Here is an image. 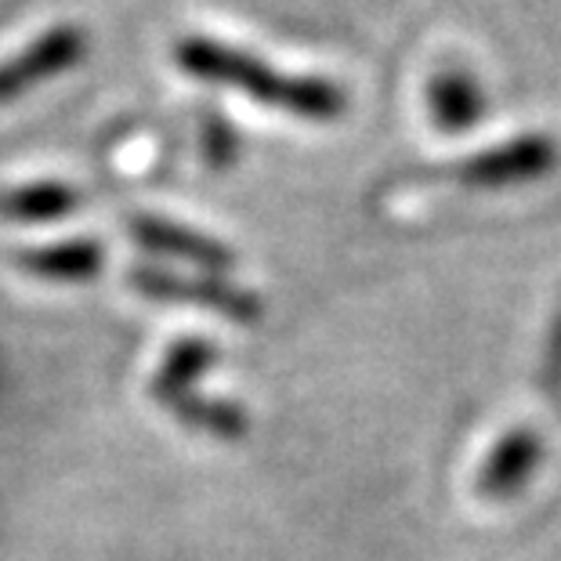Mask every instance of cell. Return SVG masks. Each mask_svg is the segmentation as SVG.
<instances>
[{
    "label": "cell",
    "instance_id": "cell-1",
    "mask_svg": "<svg viewBox=\"0 0 561 561\" xmlns=\"http://www.w3.org/2000/svg\"><path fill=\"white\" fill-rule=\"evenodd\" d=\"M174 58L185 73L221 83V88H236L250 94V99L272 105V110L305 116V121H337L344 113V105H348L337 83H330L322 77L279 73V69H272L268 62H261V58L240 51V47L210 41V37L178 41Z\"/></svg>",
    "mask_w": 561,
    "mask_h": 561
},
{
    "label": "cell",
    "instance_id": "cell-2",
    "mask_svg": "<svg viewBox=\"0 0 561 561\" xmlns=\"http://www.w3.org/2000/svg\"><path fill=\"white\" fill-rule=\"evenodd\" d=\"M554 163H558V146L551 138L522 135L515 141H504V146L471 152V157H463L457 163H442L438 174L471 188H500V185H518L551 174Z\"/></svg>",
    "mask_w": 561,
    "mask_h": 561
},
{
    "label": "cell",
    "instance_id": "cell-3",
    "mask_svg": "<svg viewBox=\"0 0 561 561\" xmlns=\"http://www.w3.org/2000/svg\"><path fill=\"white\" fill-rule=\"evenodd\" d=\"M88 30L80 26H55L41 33L37 41L22 47L19 55H11L0 62V102L22 99L33 88H41L44 80H51L66 69H73L88 55Z\"/></svg>",
    "mask_w": 561,
    "mask_h": 561
},
{
    "label": "cell",
    "instance_id": "cell-4",
    "mask_svg": "<svg viewBox=\"0 0 561 561\" xmlns=\"http://www.w3.org/2000/svg\"><path fill=\"white\" fill-rule=\"evenodd\" d=\"M127 279L146 297H160V301H193L232 322H254L261 316L257 297L225 279H185V276H174V272H160V268H135Z\"/></svg>",
    "mask_w": 561,
    "mask_h": 561
},
{
    "label": "cell",
    "instance_id": "cell-5",
    "mask_svg": "<svg viewBox=\"0 0 561 561\" xmlns=\"http://www.w3.org/2000/svg\"><path fill=\"white\" fill-rule=\"evenodd\" d=\"M127 232H130V240L138 247H146L149 254L188 261V265L207 268V272H229L236 265L232 247L210 240V236H203V232L185 229V225H178V221L157 218V214H135V218H127Z\"/></svg>",
    "mask_w": 561,
    "mask_h": 561
},
{
    "label": "cell",
    "instance_id": "cell-6",
    "mask_svg": "<svg viewBox=\"0 0 561 561\" xmlns=\"http://www.w3.org/2000/svg\"><path fill=\"white\" fill-rule=\"evenodd\" d=\"M543 453V442L529 427H518L496 442V449L489 453L485 468L479 471V496L485 500H507L515 496L518 489L529 482V474L536 471Z\"/></svg>",
    "mask_w": 561,
    "mask_h": 561
},
{
    "label": "cell",
    "instance_id": "cell-7",
    "mask_svg": "<svg viewBox=\"0 0 561 561\" xmlns=\"http://www.w3.org/2000/svg\"><path fill=\"white\" fill-rule=\"evenodd\" d=\"M218 359V348L203 337H185L178 341L171 352L163 355V363L152 377V399L167 410H174L178 402H185L188 396H196L199 377L207 374Z\"/></svg>",
    "mask_w": 561,
    "mask_h": 561
},
{
    "label": "cell",
    "instance_id": "cell-8",
    "mask_svg": "<svg viewBox=\"0 0 561 561\" xmlns=\"http://www.w3.org/2000/svg\"><path fill=\"white\" fill-rule=\"evenodd\" d=\"M19 265L33 272V276L44 279H66V283H80L99 276L105 265L102 243L94 240H62L51 247H30L19 254Z\"/></svg>",
    "mask_w": 561,
    "mask_h": 561
},
{
    "label": "cell",
    "instance_id": "cell-9",
    "mask_svg": "<svg viewBox=\"0 0 561 561\" xmlns=\"http://www.w3.org/2000/svg\"><path fill=\"white\" fill-rule=\"evenodd\" d=\"M80 207V193L62 182H33L0 193V218L8 221H55Z\"/></svg>",
    "mask_w": 561,
    "mask_h": 561
},
{
    "label": "cell",
    "instance_id": "cell-10",
    "mask_svg": "<svg viewBox=\"0 0 561 561\" xmlns=\"http://www.w3.org/2000/svg\"><path fill=\"white\" fill-rule=\"evenodd\" d=\"M432 113L438 127L463 130L482 116V94L474 88V80L460 69L453 73H438L432 80Z\"/></svg>",
    "mask_w": 561,
    "mask_h": 561
},
{
    "label": "cell",
    "instance_id": "cell-11",
    "mask_svg": "<svg viewBox=\"0 0 561 561\" xmlns=\"http://www.w3.org/2000/svg\"><path fill=\"white\" fill-rule=\"evenodd\" d=\"M171 413L182 424L193 427V432L225 438V442H236V438L247 435V416H243V410H236V405H229V402H210V399L188 396L185 402H178Z\"/></svg>",
    "mask_w": 561,
    "mask_h": 561
},
{
    "label": "cell",
    "instance_id": "cell-12",
    "mask_svg": "<svg viewBox=\"0 0 561 561\" xmlns=\"http://www.w3.org/2000/svg\"><path fill=\"white\" fill-rule=\"evenodd\" d=\"M203 130H207V160L214 163V171H221V167H229L232 157H236V135L232 127L218 121V116H207L203 121Z\"/></svg>",
    "mask_w": 561,
    "mask_h": 561
}]
</instances>
